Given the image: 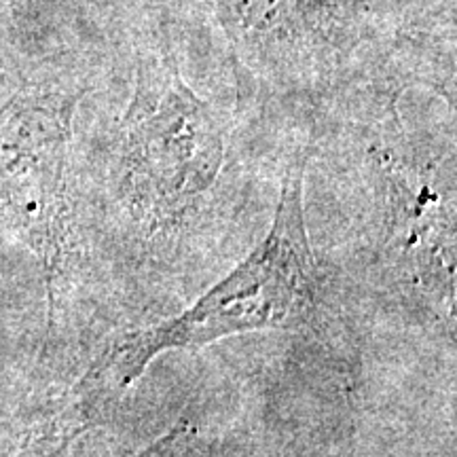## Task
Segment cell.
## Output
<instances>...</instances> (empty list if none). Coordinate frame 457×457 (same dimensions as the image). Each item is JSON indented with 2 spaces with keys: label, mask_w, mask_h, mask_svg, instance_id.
<instances>
[{
  "label": "cell",
  "mask_w": 457,
  "mask_h": 457,
  "mask_svg": "<svg viewBox=\"0 0 457 457\" xmlns=\"http://www.w3.org/2000/svg\"><path fill=\"white\" fill-rule=\"evenodd\" d=\"M222 163V134L208 104L171 64L140 71L125 117L123 195L146 225H176L210 191Z\"/></svg>",
  "instance_id": "cell-2"
},
{
  "label": "cell",
  "mask_w": 457,
  "mask_h": 457,
  "mask_svg": "<svg viewBox=\"0 0 457 457\" xmlns=\"http://www.w3.org/2000/svg\"><path fill=\"white\" fill-rule=\"evenodd\" d=\"M303 171V159H295L286 170L270 233L248 259L179 316L114 339L74 386L72 407L94 409L121 396L168 352L299 327L310 320L318 301L320 270L307 233Z\"/></svg>",
  "instance_id": "cell-1"
},
{
  "label": "cell",
  "mask_w": 457,
  "mask_h": 457,
  "mask_svg": "<svg viewBox=\"0 0 457 457\" xmlns=\"http://www.w3.org/2000/svg\"><path fill=\"white\" fill-rule=\"evenodd\" d=\"M77 96L26 87L0 108V199L32 250L54 307L68 237V153Z\"/></svg>",
  "instance_id": "cell-3"
},
{
  "label": "cell",
  "mask_w": 457,
  "mask_h": 457,
  "mask_svg": "<svg viewBox=\"0 0 457 457\" xmlns=\"http://www.w3.org/2000/svg\"><path fill=\"white\" fill-rule=\"evenodd\" d=\"M193 438V428L176 426L174 430L163 434L159 441H155L146 451H142L136 457H185Z\"/></svg>",
  "instance_id": "cell-4"
}]
</instances>
